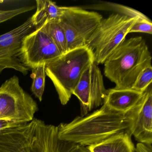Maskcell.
Returning a JSON list of instances; mask_svg holds the SVG:
<instances>
[{
  "mask_svg": "<svg viewBox=\"0 0 152 152\" xmlns=\"http://www.w3.org/2000/svg\"><path fill=\"white\" fill-rule=\"evenodd\" d=\"M137 20L140 19L118 13L102 19L86 43V46L94 52L95 63L98 65L104 64L125 39L130 29Z\"/></svg>",
  "mask_w": 152,
  "mask_h": 152,
  "instance_id": "cell-5",
  "label": "cell"
},
{
  "mask_svg": "<svg viewBox=\"0 0 152 152\" xmlns=\"http://www.w3.org/2000/svg\"><path fill=\"white\" fill-rule=\"evenodd\" d=\"M102 19V16L97 12L66 7L58 23L65 34L67 50L86 45Z\"/></svg>",
  "mask_w": 152,
  "mask_h": 152,
  "instance_id": "cell-7",
  "label": "cell"
},
{
  "mask_svg": "<svg viewBox=\"0 0 152 152\" xmlns=\"http://www.w3.org/2000/svg\"><path fill=\"white\" fill-rule=\"evenodd\" d=\"M129 121V132L139 143H152V88L151 84L139 102L126 114Z\"/></svg>",
  "mask_w": 152,
  "mask_h": 152,
  "instance_id": "cell-11",
  "label": "cell"
},
{
  "mask_svg": "<svg viewBox=\"0 0 152 152\" xmlns=\"http://www.w3.org/2000/svg\"><path fill=\"white\" fill-rule=\"evenodd\" d=\"M41 25L42 29L54 42L61 55L68 51L65 34L58 22H45Z\"/></svg>",
  "mask_w": 152,
  "mask_h": 152,
  "instance_id": "cell-15",
  "label": "cell"
},
{
  "mask_svg": "<svg viewBox=\"0 0 152 152\" xmlns=\"http://www.w3.org/2000/svg\"><path fill=\"white\" fill-rule=\"evenodd\" d=\"M4 2V1H3V0H0V5H1V4H2V3H3Z\"/></svg>",
  "mask_w": 152,
  "mask_h": 152,
  "instance_id": "cell-23",
  "label": "cell"
},
{
  "mask_svg": "<svg viewBox=\"0 0 152 152\" xmlns=\"http://www.w3.org/2000/svg\"><path fill=\"white\" fill-rule=\"evenodd\" d=\"M37 10L31 17L34 26H39L45 22H59L66 7H58L56 2L49 0H36Z\"/></svg>",
  "mask_w": 152,
  "mask_h": 152,
  "instance_id": "cell-14",
  "label": "cell"
},
{
  "mask_svg": "<svg viewBox=\"0 0 152 152\" xmlns=\"http://www.w3.org/2000/svg\"><path fill=\"white\" fill-rule=\"evenodd\" d=\"M39 110L37 102L21 87L16 75L0 86V120L28 122Z\"/></svg>",
  "mask_w": 152,
  "mask_h": 152,
  "instance_id": "cell-6",
  "label": "cell"
},
{
  "mask_svg": "<svg viewBox=\"0 0 152 152\" xmlns=\"http://www.w3.org/2000/svg\"><path fill=\"white\" fill-rule=\"evenodd\" d=\"M106 4L112 10L115 11L117 12L118 14H121L123 15L126 16L130 18H137L140 20L149 19L148 18L141 12L132 8L111 2H106Z\"/></svg>",
  "mask_w": 152,
  "mask_h": 152,
  "instance_id": "cell-17",
  "label": "cell"
},
{
  "mask_svg": "<svg viewBox=\"0 0 152 152\" xmlns=\"http://www.w3.org/2000/svg\"><path fill=\"white\" fill-rule=\"evenodd\" d=\"M34 27L30 17L20 26L0 35V74L5 69H13L24 75L28 74L30 69L19 59V53L23 39Z\"/></svg>",
  "mask_w": 152,
  "mask_h": 152,
  "instance_id": "cell-10",
  "label": "cell"
},
{
  "mask_svg": "<svg viewBox=\"0 0 152 152\" xmlns=\"http://www.w3.org/2000/svg\"><path fill=\"white\" fill-rule=\"evenodd\" d=\"M45 65H41L32 68L31 75V78L33 80L31 91L40 102L42 101L45 89L46 76Z\"/></svg>",
  "mask_w": 152,
  "mask_h": 152,
  "instance_id": "cell-16",
  "label": "cell"
},
{
  "mask_svg": "<svg viewBox=\"0 0 152 152\" xmlns=\"http://www.w3.org/2000/svg\"><path fill=\"white\" fill-rule=\"evenodd\" d=\"M144 92L132 88L109 89L107 91L104 104L112 110L126 114L139 102Z\"/></svg>",
  "mask_w": 152,
  "mask_h": 152,
  "instance_id": "cell-12",
  "label": "cell"
},
{
  "mask_svg": "<svg viewBox=\"0 0 152 152\" xmlns=\"http://www.w3.org/2000/svg\"><path fill=\"white\" fill-rule=\"evenodd\" d=\"M152 81V66H148L142 71L132 89L140 92H144L151 85Z\"/></svg>",
  "mask_w": 152,
  "mask_h": 152,
  "instance_id": "cell-18",
  "label": "cell"
},
{
  "mask_svg": "<svg viewBox=\"0 0 152 152\" xmlns=\"http://www.w3.org/2000/svg\"><path fill=\"white\" fill-rule=\"evenodd\" d=\"M131 33H144L152 34V23L151 20L149 19L137 20L129 31V34Z\"/></svg>",
  "mask_w": 152,
  "mask_h": 152,
  "instance_id": "cell-20",
  "label": "cell"
},
{
  "mask_svg": "<svg viewBox=\"0 0 152 152\" xmlns=\"http://www.w3.org/2000/svg\"><path fill=\"white\" fill-rule=\"evenodd\" d=\"M0 152H90L58 137L57 126L40 119L0 131Z\"/></svg>",
  "mask_w": 152,
  "mask_h": 152,
  "instance_id": "cell-1",
  "label": "cell"
},
{
  "mask_svg": "<svg viewBox=\"0 0 152 152\" xmlns=\"http://www.w3.org/2000/svg\"><path fill=\"white\" fill-rule=\"evenodd\" d=\"M107 91L101 70L94 62L85 69L73 92L80 101L81 116L102 105Z\"/></svg>",
  "mask_w": 152,
  "mask_h": 152,
  "instance_id": "cell-9",
  "label": "cell"
},
{
  "mask_svg": "<svg viewBox=\"0 0 152 152\" xmlns=\"http://www.w3.org/2000/svg\"><path fill=\"white\" fill-rule=\"evenodd\" d=\"M131 136L129 131L123 132L87 147L90 152H134Z\"/></svg>",
  "mask_w": 152,
  "mask_h": 152,
  "instance_id": "cell-13",
  "label": "cell"
},
{
  "mask_svg": "<svg viewBox=\"0 0 152 152\" xmlns=\"http://www.w3.org/2000/svg\"><path fill=\"white\" fill-rule=\"evenodd\" d=\"M61 55L54 42L40 25L24 37L19 58L25 66L32 69L47 64Z\"/></svg>",
  "mask_w": 152,
  "mask_h": 152,
  "instance_id": "cell-8",
  "label": "cell"
},
{
  "mask_svg": "<svg viewBox=\"0 0 152 152\" xmlns=\"http://www.w3.org/2000/svg\"><path fill=\"white\" fill-rule=\"evenodd\" d=\"M94 62V52L85 45L68 50L45 65L46 76L52 81L62 105L67 104L83 72Z\"/></svg>",
  "mask_w": 152,
  "mask_h": 152,
  "instance_id": "cell-4",
  "label": "cell"
},
{
  "mask_svg": "<svg viewBox=\"0 0 152 152\" xmlns=\"http://www.w3.org/2000/svg\"><path fill=\"white\" fill-rule=\"evenodd\" d=\"M129 121L125 114L114 111L103 104L99 109L84 116H77L58 126V137L83 146L103 141L129 131Z\"/></svg>",
  "mask_w": 152,
  "mask_h": 152,
  "instance_id": "cell-2",
  "label": "cell"
},
{
  "mask_svg": "<svg viewBox=\"0 0 152 152\" xmlns=\"http://www.w3.org/2000/svg\"><path fill=\"white\" fill-rule=\"evenodd\" d=\"M152 56L142 37L125 39L104 63V74L115 88L131 89L142 71L151 65Z\"/></svg>",
  "mask_w": 152,
  "mask_h": 152,
  "instance_id": "cell-3",
  "label": "cell"
},
{
  "mask_svg": "<svg viewBox=\"0 0 152 152\" xmlns=\"http://www.w3.org/2000/svg\"><path fill=\"white\" fill-rule=\"evenodd\" d=\"M24 123H25L18 122L12 121V120L1 119V120H0V131L6 129L20 126L22 124H23Z\"/></svg>",
  "mask_w": 152,
  "mask_h": 152,
  "instance_id": "cell-21",
  "label": "cell"
},
{
  "mask_svg": "<svg viewBox=\"0 0 152 152\" xmlns=\"http://www.w3.org/2000/svg\"><path fill=\"white\" fill-rule=\"evenodd\" d=\"M134 152H152V145L138 143L135 147Z\"/></svg>",
  "mask_w": 152,
  "mask_h": 152,
  "instance_id": "cell-22",
  "label": "cell"
},
{
  "mask_svg": "<svg viewBox=\"0 0 152 152\" xmlns=\"http://www.w3.org/2000/svg\"><path fill=\"white\" fill-rule=\"evenodd\" d=\"M35 8V6H26L11 10H0V23L10 20L21 14L31 11Z\"/></svg>",
  "mask_w": 152,
  "mask_h": 152,
  "instance_id": "cell-19",
  "label": "cell"
}]
</instances>
